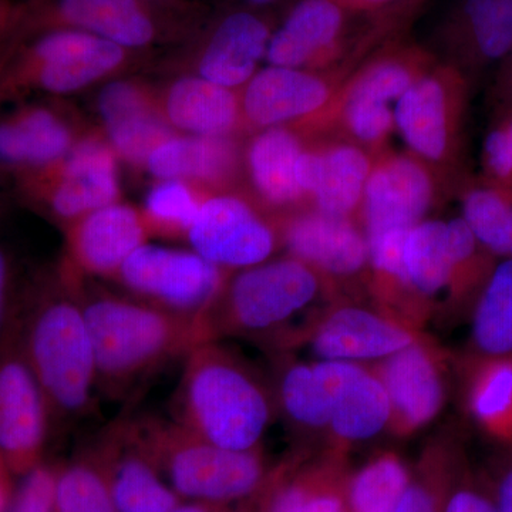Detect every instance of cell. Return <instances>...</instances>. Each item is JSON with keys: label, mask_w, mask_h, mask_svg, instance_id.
Instances as JSON below:
<instances>
[{"label": "cell", "mask_w": 512, "mask_h": 512, "mask_svg": "<svg viewBox=\"0 0 512 512\" xmlns=\"http://www.w3.org/2000/svg\"><path fill=\"white\" fill-rule=\"evenodd\" d=\"M96 362L97 389L119 399L137 383L204 343L200 316L165 311L140 299L79 293Z\"/></svg>", "instance_id": "cell-1"}, {"label": "cell", "mask_w": 512, "mask_h": 512, "mask_svg": "<svg viewBox=\"0 0 512 512\" xmlns=\"http://www.w3.org/2000/svg\"><path fill=\"white\" fill-rule=\"evenodd\" d=\"M15 326L23 355L49 404L53 427L92 412L96 362L76 288L66 285L20 296Z\"/></svg>", "instance_id": "cell-2"}, {"label": "cell", "mask_w": 512, "mask_h": 512, "mask_svg": "<svg viewBox=\"0 0 512 512\" xmlns=\"http://www.w3.org/2000/svg\"><path fill=\"white\" fill-rule=\"evenodd\" d=\"M272 410L262 380L217 340L195 346L184 357L173 420L185 429L229 450H254Z\"/></svg>", "instance_id": "cell-3"}, {"label": "cell", "mask_w": 512, "mask_h": 512, "mask_svg": "<svg viewBox=\"0 0 512 512\" xmlns=\"http://www.w3.org/2000/svg\"><path fill=\"white\" fill-rule=\"evenodd\" d=\"M141 443L160 464L178 495L205 504L239 500L258 490L264 461L254 450H229L202 439L175 420L137 417Z\"/></svg>", "instance_id": "cell-4"}, {"label": "cell", "mask_w": 512, "mask_h": 512, "mask_svg": "<svg viewBox=\"0 0 512 512\" xmlns=\"http://www.w3.org/2000/svg\"><path fill=\"white\" fill-rule=\"evenodd\" d=\"M318 276L296 258L249 266L201 313L202 340L281 328L318 295Z\"/></svg>", "instance_id": "cell-5"}, {"label": "cell", "mask_w": 512, "mask_h": 512, "mask_svg": "<svg viewBox=\"0 0 512 512\" xmlns=\"http://www.w3.org/2000/svg\"><path fill=\"white\" fill-rule=\"evenodd\" d=\"M175 0H29L18 6L0 55L29 37L55 29L99 36L124 49H143L165 35V8Z\"/></svg>", "instance_id": "cell-6"}, {"label": "cell", "mask_w": 512, "mask_h": 512, "mask_svg": "<svg viewBox=\"0 0 512 512\" xmlns=\"http://www.w3.org/2000/svg\"><path fill=\"white\" fill-rule=\"evenodd\" d=\"M0 57L13 59L6 84L66 94L116 70L127 49L82 30L55 29L23 40Z\"/></svg>", "instance_id": "cell-7"}, {"label": "cell", "mask_w": 512, "mask_h": 512, "mask_svg": "<svg viewBox=\"0 0 512 512\" xmlns=\"http://www.w3.org/2000/svg\"><path fill=\"white\" fill-rule=\"evenodd\" d=\"M52 430L49 404L23 355L13 318L0 342V457L13 473L28 474L40 466Z\"/></svg>", "instance_id": "cell-8"}, {"label": "cell", "mask_w": 512, "mask_h": 512, "mask_svg": "<svg viewBox=\"0 0 512 512\" xmlns=\"http://www.w3.org/2000/svg\"><path fill=\"white\" fill-rule=\"evenodd\" d=\"M490 259L463 218L421 221L404 244L406 285L423 296L481 289L494 266Z\"/></svg>", "instance_id": "cell-9"}, {"label": "cell", "mask_w": 512, "mask_h": 512, "mask_svg": "<svg viewBox=\"0 0 512 512\" xmlns=\"http://www.w3.org/2000/svg\"><path fill=\"white\" fill-rule=\"evenodd\" d=\"M121 284L165 311L200 316L222 288L220 266L197 252L141 245L121 265Z\"/></svg>", "instance_id": "cell-10"}, {"label": "cell", "mask_w": 512, "mask_h": 512, "mask_svg": "<svg viewBox=\"0 0 512 512\" xmlns=\"http://www.w3.org/2000/svg\"><path fill=\"white\" fill-rule=\"evenodd\" d=\"M109 484L117 512H171L177 493L160 480L130 417L114 420L101 431L93 456Z\"/></svg>", "instance_id": "cell-11"}, {"label": "cell", "mask_w": 512, "mask_h": 512, "mask_svg": "<svg viewBox=\"0 0 512 512\" xmlns=\"http://www.w3.org/2000/svg\"><path fill=\"white\" fill-rule=\"evenodd\" d=\"M463 79L457 72L420 77L394 106V124L414 153L441 161L453 153L464 101Z\"/></svg>", "instance_id": "cell-12"}, {"label": "cell", "mask_w": 512, "mask_h": 512, "mask_svg": "<svg viewBox=\"0 0 512 512\" xmlns=\"http://www.w3.org/2000/svg\"><path fill=\"white\" fill-rule=\"evenodd\" d=\"M187 235L194 251L220 268L262 264L275 248L271 227L234 197H215L201 204Z\"/></svg>", "instance_id": "cell-13"}, {"label": "cell", "mask_w": 512, "mask_h": 512, "mask_svg": "<svg viewBox=\"0 0 512 512\" xmlns=\"http://www.w3.org/2000/svg\"><path fill=\"white\" fill-rule=\"evenodd\" d=\"M431 200L433 183L423 165L407 157L387 158L370 171L363 192L366 238L410 232Z\"/></svg>", "instance_id": "cell-14"}, {"label": "cell", "mask_w": 512, "mask_h": 512, "mask_svg": "<svg viewBox=\"0 0 512 512\" xmlns=\"http://www.w3.org/2000/svg\"><path fill=\"white\" fill-rule=\"evenodd\" d=\"M329 400V426L340 439L367 440L389 423L392 404L380 377L342 360L315 363Z\"/></svg>", "instance_id": "cell-15"}, {"label": "cell", "mask_w": 512, "mask_h": 512, "mask_svg": "<svg viewBox=\"0 0 512 512\" xmlns=\"http://www.w3.org/2000/svg\"><path fill=\"white\" fill-rule=\"evenodd\" d=\"M348 9L338 0H298L272 32L265 59L299 69L332 55L348 29Z\"/></svg>", "instance_id": "cell-16"}, {"label": "cell", "mask_w": 512, "mask_h": 512, "mask_svg": "<svg viewBox=\"0 0 512 512\" xmlns=\"http://www.w3.org/2000/svg\"><path fill=\"white\" fill-rule=\"evenodd\" d=\"M119 195L113 151L100 141L72 148L47 195L49 207L62 220H76L114 204Z\"/></svg>", "instance_id": "cell-17"}, {"label": "cell", "mask_w": 512, "mask_h": 512, "mask_svg": "<svg viewBox=\"0 0 512 512\" xmlns=\"http://www.w3.org/2000/svg\"><path fill=\"white\" fill-rule=\"evenodd\" d=\"M414 343L409 330L367 309L340 308L320 322L312 348L322 360L380 359Z\"/></svg>", "instance_id": "cell-18"}, {"label": "cell", "mask_w": 512, "mask_h": 512, "mask_svg": "<svg viewBox=\"0 0 512 512\" xmlns=\"http://www.w3.org/2000/svg\"><path fill=\"white\" fill-rule=\"evenodd\" d=\"M285 242L293 258L330 275L356 274L369 261L366 238L348 217L299 215L286 225Z\"/></svg>", "instance_id": "cell-19"}, {"label": "cell", "mask_w": 512, "mask_h": 512, "mask_svg": "<svg viewBox=\"0 0 512 512\" xmlns=\"http://www.w3.org/2000/svg\"><path fill=\"white\" fill-rule=\"evenodd\" d=\"M271 35L264 16L252 10L222 16L202 49L201 76L228 89L248 82L266 55Z\"/></svg>", "instance_id": "cell-20"}, {"label": "cell", "mask_w": 512, "mask_h": 512, "mask_svg": "<svg viewBox=\"0 0 512 512\" xmlns=\"http://www.w3.org/2000/svg\"><path fill=\"white\" fill-rule=\"evenodd\" d=\"M370 171L365 151L342 144L323 151H302L296 180L302 192L315 198L318 211L348 217L362 201Z\"/></svg>", "instance_id": "cell-21"}, {"label": "cell", "mask_w": 512, "mask_h": 512, "mask_svg": "<svg viewBox=\"0 0 512 512\" xmlns=\"http://www.w3.org/2000/svg\"><path fill=\"white\" fill-rule=\"evenodd\" d=\"M146 225L133 208L111 204L84 215L70 231V254L84 271L116 275L128 256L144 245Z\"/></svg>", "instance_id": "cell-22"}, {"label": "cell", "mask_w": 512, "mask_h": 512, "mask_svg": "<svg viewBox=\"0 0 512 512\" xmlns=\"http://www.w3.org/2000/svg\"><path fill=\"white\" fill-rule=\"evenodd\" d=\"M328 84L311 73L271 66L254 74L244 96V111L256 126L275 127L325 106Z\"/></svg>", "instance_id": "cell-23"}, {"label": "cell", "mask_w": 512, "mask_h": 512, "mask_svg": "<svg viewBox=\"0 0 512 512\" xmlns=\"http://www.w3.org/2000/svg\"><path fill=\"white\" fill-rule=\"evenodd\" d=\"M70 150L69 127L46 107H26L0 119V164L40 175Z\"/></svg>", "instance_id": "cell-24"}, {"label": "cell", "mask_w": 512, "mask_h": 512, "mask_svg": "<svg viewBox=\"0 0 512 512\" xmlns=\"http://www.w3.org/2000/svg\"><path fill=\"white\" fill-rule=\"evenodd\" d=\"M99 109L111 144L133 163L147 161L170 137V128L134 84L114 82L100 94Z\"/></svg>", "instance_id": "cell-25"}, {"label": "cell", "mask_w": 512, "mask_h": 512, "mask_svg": "<svg viewBox=\"0 0 512 512\" xmlns=\"http://www.w3.org/2000/svg\"><path fill=\"white\" fill-rule=\"evenodd\" d=\"M392 413L409 427L429 423L440 412L444 386L433 360L416 342L386 357L380 375Z\"/></svg>", "instance_id": "cell-26"}, {"label": "cell", "mask_w": 512, "mask_h": 512, "mask_svg": "<svg viewBox=\"0 0 512 512\" xmlns=\"http://www.w3.org/2000/svg\"><path fill=\"white\" fill-rule=\"evenodd\" d=\"M450 35L471 67L504 60L512 50V0H463Z\"/></svg>", "instance_id": "cell-27"}, {"label": "cell", "mask_w": 512, "mask_h": 512, "mask_svg": "<svg viewBox=\"0 0 512 512\" xmlns=\"http://www.w3.org/2000/svg\"><path fill=\"white\" fill-rule=\"evenodd\" d=\"M147 163L151 173L163 180L195 178L215 183L232 173L237 153L225 136L168 138L151 153Z\"/></svg>", "instance_id": "cell-28"}, {"label": "cell", "mask_w": 512, "mask_h": 512, "mask_svg": "<svg viewBox=\"0 0 512 512\" xmlns=\"http://www.w3.org/2000/svg\"><path fill=\"white\" fill-rule=\"evenodd\" d=\"M167 113L175 126L198 136H225L237 123L238 104L228 87L188 77L171 87Z\"/></svg>", "instance_id": "cell-29"}, {"label": "cell", "mask_w": 512, "mask_h": 512, "mask_svg": "<svg viewBox=\"0 0 512 512\" xmlns=\"http://www.w3.org/2000/svg\"><path fill=\"white\" fill-rule=\"evenodd\" d=\"M302 147L285 128L271 127L252 141L248 163L256 190L276 205L291 204L303 194L296 180V163Z\"/></svg>", "instance_id": "cell-30"}, {"label": "cell", "mask_w": 512, "mask_h": 512, "mask_svg": "<svg viewBox=\"0 0 512 512\" xmlns=\"http://www.w3.org/2000/svg\"><path fill=\"white\" fill-rule=\"evenodd\" d=\"M471 335L481 355L512 356V258L495 264L478 292Z\"/></svg>", "instance_id": "cell-31"}, {"label": "cell", "mask_w": 512, "mask_h": 512, "mask_svg": "<svg viewBox=\"0 0 512 512\" xmlns=\"http://www.w3.org/2000/svg\"><path fill=\"white\" fill-rule=\"evenodd\" d=\"M461 218L484 251L512 258V188L488 180L470 185L463 194Z\"/></svg>", "instance_id": "cell-32"}, {"label": "cell", "mask_w": 512, "mask_h": 512, "mask_svg": "<svg viewBox=\"0 0 512 512\" xmlns=\"http://www.w3.org/2000/svg\"><path fill=\"white\" fill-rule=\"evenodd\" d=\"M409 471L394 456L376 458L350 480L349 512H393L410 485Z\"/></svg>", "instance_id": "cell-33"}, {"label": "cell", "mask_w": 512, "mask_h": 512, "mask_svg": "<svg viewBox=\"0 0 512 512\" xmlns=\"http://www.w3.org/2000/svg\"><path fill=\"white\" fill-rule=\"evenodd\" d=\"M346 490L330 474H302L274 488L265 512H349Z\"/></svg>", "instance_id": "cell-34"}, {"label": "cell", "mask_w": 512, "mask_h": 512, "mask_svg": "<svg viewBox=\"0 0 512 512\" xmlns=\"http://www.w3.org/2000/svg\"><path fill=\"white\" fill-rule=\"evenodd\" d=\"M278 397L293 423L306 427L329 426V400L313 365L286 367L279 377Z\"/></svg>", "instance_id": "cell-35"}, {"label": "cell", "mask_w": 512, "mask_h": 512, "mask_svg": "<svg viewBox=\"0 0 512 512\" xmlns=\"http://www.w3.org/2000/svg\"><path fill=\"white\" fill-rule=\"evenodd\" d=\"M55 512H117L109 484L93 457L56 473Z\"/></svg>", "instance_id": "cell-36"}, {"label": "cell", "mask_w": 512, "mask_h": 512, "mask_svg": "<svg viewBox=\"0 0 512 512\" xmlns=\"http://www.w3.org/2000/svg\"><path fill=\"white\" fill-rule=\"evenodd\" d=\"M477 419L494 429L512 427V359L494 357L478 377L471 396Z\"/></svg>", "instance_id": "cell-37"}, {"label": "cell", "mask_w": 512, "mask_h": 512, "mask_svg": "<svg viewBox=\"0 0 512 512\" xmlns=\"http://www.w3.org/2000/svg\"><path fill=\"white\" fill-rule=\"evenodd\" d=\"M413 67L399 57H387L363 70L350 87L348 100L390 107L414 82Z\"/></svg>", "instance_id": "cell-38"}, {"label": "cell", "mask_w": 512, "mask_h": 512, "mask_svg": "<svg viewBox=\"0 0 512 512\" xmlns=\"http://www.w3.org/2000/svg\"><path fill=\"white\" fill-rule=\"evenodd\" d=\"M200 207L192 192L178 180L158 184L146 200L148 218L167 231L188 232Z\"/></svg>", "instance_id": "cell-39"}, {"label": "cell", "mask_w": 512, "mask_h": 512, "mask_svg": "<svg viewBox=\"0 0 512 512\" xmlns=\"http://www.w3.org/2000/svg\"><path fill=\"white\" fill-rule=\"evenodd\" d=\"M56 471L37 466L25 474L8 512H55Z\"/></svg>", "instance_id": "cell-40"}, {"label": "cell", "mask_w": 512, "mask_h": 512, "mask_svg": "<svg viewBox=\"0 0 512 512\" xmlns=\"http://www.w3.org/2000/svg\"><path fill=\"white\" fill-rule=\"evenodd\" d=\"M450 483L446 478L410 481L406 493L393 512H443Z\"/></svg>", "instance_id": "cell-41"}, {"label": "cell", "mask_w": 512, "mask_h": 512, "mask_svg": "<svg viewBox=\"0 0 512 512\" xmlns=\"http://www.w3.org/2000/svg\"><path fill=\"white\" fill-rule=\"evenodd\" d=\"M20 296L12 256L0 245V342L15 318Z\"/></svg>", "instance_id": "cell-42"}, {"label": "cell", "mask_w": 512, "mask_h": 512, "mask_svg": "<svg viewBox=\"0 0 512 512\" xmlns=\"http://www.w3.org/2000/svg\"><path fill=\"white\" fill-rule=\"evenodd\" d=\"M443 512H500L493 495L476 485H450Z\"/></svg>", "instance_id": "cell-43"}, {"label": "cell", "mask_w": 512, "mask_h": 512, "mask_svg": "<svg viewBox=\"0 0 512 512\" xmlns=\"http://www.w3.org/2000/svg\"><path fill=\"white\" fill-rule=\"evenodd\" d=\"M493 497L498 511L512 512V466L501 477Z\"/></svg>", "instance_id": "cell-44"}, {"label": "cell", "mask_w": 512, "mask_h": 512, "mask_svg": "<svg viewBox=\"0 0 512 512\" xmlns=\"http://www.w3.org/2000/svg\"><path fill=\"white\" fill-rule=\"evenodd\" d=\"M12 473L8 464L5 463L2 457H0V512H8L10 504H12L13 487H12Z\"/></svg>", "instance_id": "cell-45"}, {"label": "cell", "mask_w": 512, "mask_h": 512, "mask_svg": "<svg viewBox=\"0 0 512 512\" xmlns=\"http://www.w3.org/2000/svg\"><path fill=\"white\" fill-rule=\"evenodd\" d=\"M18 6L12 0H0V47L5 43L9 30L12 28Z\"/></svg>", "instance_id": "cell-46"}, {"label": "cell", "mask_w": 512, "mask_h": 512, "mask_svg": "<svg viewBox=\"0 0 512 512\" xmlns=\"http://www.w3.org/2000/svg\"><path fill=\"white\" fill-rule=\"evenodd\" d=\"M504 60L505 66L501 73L500 83H498V87H500L498 92L504 97L505 109H507V107H512V50Z\"/></svg>", "instance_id": "cell-47"}, {"label": "cell", "mask_w": 512, "mask_h": 512, "mask_svg": "<svg viewBox=\"0 0 512 512\" xmlns=\"http://www.w3.org/2000/svg\"><path fill=\"white\" fill-rule=\"evenodd\" d=\"M338 2L349 9H370L387 5V3L394 2V0H338Z\"/></svg>", "instance_id": "cell-48"}, {"label": "cell", "mask_w": 512, "mask_h": 512, "mask_svg": "<svg viewBox=\"0 0 512 512\" xmlns=\"http://www.w3.org/2000/svg\"><path fill=\"white\" fill-rule=\"evenodd\" d=\"M171 512H217V511L212 510V508L208 507V505H202V504L181 505V504H178L177 507H175L174 510Z\"/></svg>", "instance_id": "cell-49"}, {"label": "cell", "mask_w": 512, "mask_h": 512, "mask_svg": "<svg viewBox=\"0 0 512 512\" xmlns=\"http://www.w3.org/2000/svg\"><path fill=\"white\" fill-rule=\"evenodd\" d=\"M500 121L503 123L505 131H507L508 141H510L512 153V107H507V109H505L503 119Z\"/></svg>", "instance_id": "cell-50"}, {"label": "cell", "mask_w": 512, "mask_h": 512, "mask_svg": "<svg viewBox=\"0 0 512 512\" xmlns=\"http://www.w3.org/2000/svg\"><path fill=\"white\" fill-rule=\"evenodd\" d=\"M247 3L251 8H268V6L275 5L279 0H242Z\"/></svg>", "instance_id": "cell-51"}]
</instances>
